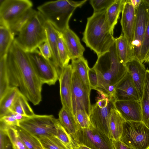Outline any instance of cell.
I'll return each mask as SVG.
<instances>
[{"instance_id": "277c9868", "label": "cell", "mask_w": 149, "mask_h": 149, "mask_svg": "<svg viewBox=\"0 0 149 149\" xmlns=\"http://www.w3.org/2000/svg\"><path fill=\"white\" fill-rule=\"evenodd\" d=\"M87 1H51L38 6L37 8L46 21L62 32L69 28V21L75 10L81 7Z\"/></svg>"}, {"instance_id": "8992f818", "label": "cell", "mask_w": 149, "mask_h": 149, "mask_svg": "<svg viewBox=\"0 0 149 149\" xmlns=\"http://www.w3.org/2000/svg\"><path fill=\"white\" fill-rule=\"evenodd\" d=\"M96 103L91 106L89 117L91 125L100 131L110 138L109 125L112 110L116 108V99L100 90Z\"/></svg>"}, {"instance_id": "74e56055", "label": "cell", "mask_w": 149, "mask_h": 149, "mask_svg": "<svg viewBox=\"0 0 149 149\" xmlns=\"http://www.w3.org/2000/svg\"><path fill=\"white\" fill-rule=\"evenodd\" d=\"M78 126L82 129L89 128L91 126L89 116L85 111L79 110L74 115Z\"/></svg>"}, {"instance_id": "ba28073f", "label": "cell", "mask_w": 149, "mask_h": 149, "mask_svg": "<svg viewBox=\"0 0 149 149\" xmlns=\"http://www.w3.org/2000/svg\"><path fill=\"white\" fill-rule=\"evenodd\" d=\"M58 120L52 115L35 114L20 121L19 126L38 139L42 136H56Z\"/></svg>"}, {"instance_id": "9a60e30c", "label": "cell", "mask_w": 149, "mask_h": 149, "mask_svg": "<svg viewBox=\"0 0 149 149\" xmlns=\"http://www.w3.org/2000/svg\"><path fill=\"white\" fill-rule=\"evenodd\" d=\"M136 10L129 0L125 1L122 11L120 24L123 34L131 49L134 38Z\"/></svg>"}, {"instance_id": "44dd1931", "label": "cell", "mask_w": 149, "mask_h": 149, "mask_svg": "<svg viewBox=\"0 0 149 149\" xmlns=\"http://www.w3.org/2000/svg\"><path fill=\"white\" fill-rule=\"evenodd\" d=\"M125 121L116 108L112 110L109 125L110 138L112 140L119 139L123 132V125Z\"/></svg>"}, {"instance_id": "8d00e7d4", "label": "cell", "mask_w": 149, "mask_h": 149, "mask_svg": "<svg viewBox=\"0 0 149 149\" xmlns=\"http://www.w3.org/2000/svg\"><path fill=\"white\" fill-rule=\"evenodd\" d=\"M148 22L143 40L140 53L139 61L145 62L149 55V8L148 9Z\"/></svg>"}, {"instance_id": "ee69618b", "label": "cell", "mask_w": 149, "mask_h": 149, "mask_svg": "<svg viewBox=\"0 0 149 149\" xmlns=\"http://www.w3.org/2000/svg\"><path fill=\"white\" fill-rule=\"evenodd\" d=\"M115 149H134L126 145L120 140H112Z\"/></svg>"}, {"instance_id": "836d02e7", "label": "cell", "mask_w": 149, "mask_h": 149, "mask_svg": "<svg viewBox=\"0 0 149 149\" xmlns=\"http://www.w3.org/2000/svg\"><path fill=\"white\" fill-rule=\"evenodd\" d=\"M38 139L45 149H68L56 136H42Z\"/></svg>"}, {"instance_id": "1f68e13d", "label": "cell", "mask_w": 149, "mask_h": 149, "mask_svg": "<svg viewBox=\"0 0 149 149\" xmlns=\"http://www.w3.org/2000/svg\"><path fill=\"white\" fill-rule=\"evenodd\" d=\"M37 11L32 8L26 11L10 26L9 29L15 36L18 35Z\"/></svg>"}, {"instance_id": "681fc988", "label": "cell", "mask_w": 149, "mask_h": 149, "mask_svg": "<svg viewBox=\"0 0 149 149\" xmlns=\"http://www.w3.org/2000/svg\"><path fill=\"white\" fill-rule=\"evenodd\" d=\"M145 63H149V55L148 56L146 60V61Z\"/></svg>"}, {"instance_id": "5bb4252c", "label": "cell", "mask_w": 149, "mask_h": 149, "mask_svg": "<svg viewBox=\"0 0 149 149\" xmlns=\"http://www.w3.org/2000/svg\"><path fill=\"white\" fill-rule=\"evenodd\" d=\"M73 69L71 64L64 67L58 78L62 107L72 113V91Z\"/></svg>"}, {"instance_id": "f6af8a7d", "label": "cell", "mask_w": 149, "mask_h": 149, "mask_svg": "<svg viewBox=\"0 0 149 149\" xmlns=\"http://www.w3.org/2000/svg\"><path fill=\"white\" fill-rule=\"evenodd\" d=\"M73 149H92L85 145L76 142L72 138Z\"/></svg>"}, {"instance_id": "bcb514c9", "label": "cell", "mask_w": 149, "mask_h": 149, "mask_svg": "<svg viewBox=\"0 0 149 149\" xmlns=\"http://www.w3.org/2000/svg\"><path fill=\"white\" fill-rule=\"evenodd\" d=\"M131 5L136 9L139 6L141 0H129Z\"/></svg>"}, {"instance_id": "7dc6e473", "label": "cell", "mask_w": 149, "mask_h": 149, "mask_svg": "<svg viewBox=\"0 0 149 149\" xmlns=\"http://www.w3.org/2000/svg\"><path fill=\"white\" fill-rule=\"evenodd\" d=\"M12 145L11 143L8 142L7 145L5 149H12Z\"/></svg>"}, {"instance_id": "ab89813d", "label": "cell", "mask_w": 149, "mask_h": 149, "mask_svg": "<svg viewBox=\"0 0 149 149\" xmlns=\"http://www.w3.org/2000/svg\"><path fill=\"white\" fill-rule=\"evenodd\" d=\"M0 125L7 127L19 126V122L14 117L13 113L10 111L5 115L0 118Z\"/></svg>"}, {"instance_id": "b9f144b4", "label": "cell", "mask_w": 149, "mask_h": 149, "mask_svg": "<svg viewBox=\"0 0 149 149\" xmlns=\"http://www.w3.org/2000/svg\"><path fill=\"white\" fill-rule=\"evenodd\" d=\"M38 48L40 53L44 58L47 60L51 59L52 57V52L47 41L39 45Z\"/></svg>"}, {"instance_id": "cb8c5ba5", "label": "cell", "mask_w": 149, "mask_h": 149, "mask_svg": "<svg viewBox=\"0 0 149 149\" xmlns=\"http://www.w3.org/2000/svg\"><path fill=\"white\" fill-rule=\"evenodd\" d=\"M118 54L121 62L125 65L134 57L133 51L126 39L121 34L118 38H115Z\"/></svg>"}, {"instance_id": "4fadbf2b", "label": "cell", "mask_w": 149, "mask_h": 149, "mask_svg": "<svg viewBox=\"0 0 149 149\" xmlns=\"http://www.w3.org/2000/svg\"><path fill=\"white\" fill-rule=\"evenodd\" d=\"M73 69L72 91L73 114L74 116L77 111L81 110L85 111L89 116L91 106L90 94L85 89L76 71Z\"/></svg>"}, {"instance_id": "2e32d148", "label": "cell", "mask_w": 149, "mask_h": 149, "mask_svg": "<svg viewBox=\"0 0 149 149\" xmlns=\"http://www.w3.org/2000/svg\"><path fill=\"white\" fill-rule=\"evenodd\" d=\"M115 95L116 100L140 101L141 98L138 93L127 72L116 85Z\"/></svg>"}, {"instance_id": "ac0fdd59", "label": "cell", "mask_w": 149, "mask_h": 149, "mask_svg": "<svg viewBox=\"0 0 149 149\" xmlns=\"http://www.w3.org/2000/svg\"><path fill=\"white\" fill-rule=\"evenodd\" d=\"M125 66L141 99L143 92L146 70L143 63L134 57L128 61Z\"/></svg>"}, {"instance_id": "484cf974", "label": "cell", "mask_w": 149, "mask_h": 149, "mask_svg": "<svg viewBox=\"0 0 149 149\" xmlns=\"http://www.w3.org/2000/svg\"><path fill=\"white\" fill-rule=\"evenodd\" d=\"M140 103L142 122L149 129V70L146 69V78Z\"/></svg>"}, {"instance_id": "ffe728a7", "label": "cell", "mask_w": 149, "mask_h": 149, "mask_svg": "<svg viewBox=\"0 0 149 149\" xmlns=\"http://www.w3.org/2000/svg\"><path fill=\"white\" fill-rule=\"evenodd\" d=\"M61 33L70 59L83 56L85 49L77 34L69 28Z\"/></svg>"}, {"instance_id": "f35d334b", "label": "cell", "mask_w": 149, "mask_h": 149, "mask_svg": "<svg viewBox=\"0 0 149 149\" xmlns=\"http://www.w3.org/2000/svg\"><path fill=\"white\" fill-rule=\"evenodd\" d=\"M115 0H91L89 3L93 8V13L98 12L107 10Z\"/></svg>"}, {"instance_id": "c3c4849f", "label": "cell", "mask_w": 149, "mask_h": 149, "mask_svg": "<svg viewBox=\"0 0 149 149\" xmlns=\"http://www.w3.org/2000/svg\"><path fill=\"white\" fill-rule=\"evenodd\" d=\"M143 1L147 6L149 7V0H143Z\"/></svg>"}, {"instance_id": "f907efd6", "label": "cell", "mask_w": 149, "mask_h": 149, "mask_svg": "<svg viewBox=\"0 0 149 149\" xmlns=\"http://www.w3.org/2000/svg\"><path fill=\"white\" fill-rule=\"evenodd\" d=\"M44 148V149H45V148Z\"/></svg>"}, {"instance_id": "d590c367", "label": "cell", "mask_w": 149, "mask_h": 149, "mask_svg": "<svg viewBox=\"0 0 149 149\" xmlns=\"http://www.w3.org/2000/svg\"><path fill=\"white\" fill-rule=\"evenodd\" d=\"M57 137L68 149H73L72 138L61 124L58 119L56 124Z\"/></svg>"}, {"instance_id": "f546056e", "label": "cell", "mask_w": 149, "mask_h": 149, "mask_svg": "<svg viewBox=\"0 0 149 149\" xmlns=\"http://www.w3.org/2000/svg\"><path fill=\"white\" fill-rule=\"evenodd\" d=\"M15 128L19 137L28 149H44L38 138L19 126Z\"/></svg>"}, {"instance_id": "30bf717a", "label": "cell", "mask_w": 149, "mask_h": 149, "mask_svg": "<svg viewBox=\"0 0 149 149\" xmlns=\"http://www.w3.org/2000/svg\"><path fill=\"white\" fill-rule=\"evenodd\" d=\"M72 138L76 142L92 149H115L112 140L92 125L86 129L79 127L75 135Z\"/></svg>"}, {"instance_id": "5b68a950", "label": "cell", "mask_w": 149, "mask_h": 149, "mask_svg": "<svg viewBox=\"0 0 149 149\" xmlns=\"http://www.w3.org/2000/svg\"><path fill=\"white\" fill-rule=\"evenodd\" d=\"M46 22L42 14L36 11L19 33L15 40L26 52L37 49L47 41Z\"/></svg>"}, {"instance_id": "7402d4cb", "label": "cell", "mask_w": 149, "mask_h": 149, "mask_svg": "<svg viewBox=\"0 0 149 149\" xmlns=\"http://www.w3.org/2000/svg\"><path fill=\"white\" fill-rule=\"evenodd\" d=\"M71 65L73 69L77 73L85 89L90 94L91 89L88 77L90 68L87 60L83 56L72 60Z\"/></svg>"}, {"instance_id": "52a82bcc", "label": "cell", "mask_w": 149, "mask_h": 149, "mask_svg": "<svg viewBox=\"0 0 149 149\" xmlns=\"http://www.w3.org/2000/svg\"><path fill=\"white\" fill-rule=\"evenodd\" d=\"M119 140L134 149H149V129L142 122L125 121Z\"/></svg>"}, {"instance_id": "60d3db41", "label": "cell", "mask_w": 149, "mask_h": 149, "mask_svg": "<svg viewBox=\"0 0 149 149\" xmlns=\"http://www.w3.org/2000/svg\"><path fill=\"white\" fill-rule=\"evenodd\" d=\"M88 77L91 89L96 90L97 88L98 79L97 72L93 67L89 70Z\"/></svg>"}, {"instance_id": "7c38bea8", "label": "cell", "mask_w": 149, "mask_h": 149, "mask_svg": "<svg viewBox=\"0 0 149 149\" xmlns=\"http://www.w3.org/2000/svg\"><path fill=\"white\" fill-rule=\"evenodd\" d=\"M149 8L143 0H141L136 10L134 38L131 49L134 57L139 60L142 44L148 24Z\"/></svg>"}, {"instance_id": "d4e9b609", "label": "cell", "mask_w": 149, "mask_h": 149, "mask_svg": "<svg viewBox=\"0 0 149 149\" xmlns=\"http://www.w3.org/2000/svg\"><path fill=\"white\" fill-rule=\"evenodd\" d=\"M58 117L61 124L73 138L79 128L73 114L62 107L59 112Z\"/></svg>"}, {"instance_id": "e575fe53", "label": "cell", "mask_w": 149, "mask_h": 149, "mask_svg": "<svg viewBox=\"0 0 149 149\" xmlns=\"http://www.w3.org/2000/svg\"><path fill=\"white\" fill-rule=\"evenodd\" d=\"M58 49L59 58L64 68L68 65L70 59L61 32L59 33L58 38Z\"/></svg>"}, {"instance_id": "7bdbcfd3", "label": "cell", "mask_w": 149, "mask_h": 149, "mask_svg": "<svg viewBox=\"0 0 149 149\" xmlns=\"http://www.w3.org/2000/svg\"><path fill=\"white\" fill-rule=\"evenodd\" d=\"M8 137L4 131L0 129V149H5L8 142L7 139Z\"/></svg>"}, {"instance_id": "f1b7e54d", "label": "cell", "mask_w": 149, "mask_h": 149, "mask_svg": "<svg viewBox=\"0 0 149 149\" xmlns=\"http://www.w3.org/2000/svg\"><path fill=\"white\" fill-rule=\"evenodd\" d=\"M14 36L9 28L0 25V58L8 54Z\"/></svg>"}, {"instance_id": "4dcf8cb0", "label": "cell", "mask_w": 149, "mask_h": 149, "mask_svg": "<svg viewBox=\"0 0 149 149\" xmlns=\"http://www.w3.org/2000/svg\"><path fill=\"white\" fill-rule=\"evenodd\" d=\"M7 54L0 58V99L10 88L6 69Z\"/></svg>"}, {"instance_id": "3957f363", "label": "cell", "mask_w": 149, "mask_h": 149, "mask_svg": "<svg viewBox=\"0 0 149 149\" xmlns=\"http://www.w3.org/2000/svg\"><path fill=\"white\" fill-rule=\"evenodd\" d=\"M106 16V10L93 13L87 19L82 41L98 56L108 51L115 41Z\"/></svg>"}, {"instance_id": "7a4b0ae2", "label": "cell", "mask_w": 149, "mask_h": 149, "mask_svg": "<svg viewBox=\"0 0 149 149\" xmlns=\"http://www.w3.org/2000/svg\"><path fill=\"white\" fill-rule=\"evenodd\" d=\"M97 57L93 67L97 77V89L115 99V86L127 72L118 54L115 41L108 51Z\"/></svg>"}, {"instance_id": "e0dca14e", "label": "cell", "mask_w": 149, "mask_h": 149, "mask_svg": "<svg viewBox=\"0 0 149 149\" xmlns=\"http://www.w3.org/2000/svg\"><path fill=\"white\" fill-rule=\"evenodd\" d=\"M114 104L125 121L142 122L140 101L116 100Z\"/></svg>"}, {"instance_id": "603a6c76", "label": "cell", "mask_w": 149, "mask_h": 149, "mask_svg": "<svg viewBox=\"0 0 149 149\" xmlns=\"http://www.w3.org/2000/svg\"><path fill=\"white\" fill-rule=\"evenodd\" d=\"M21 93L17 87L10 88L0 99V118L10 111L11 107Z\"/></svg>"}, {"instance_id": "83f0119b", "label": "cell", "mask_w": 149, "mask_h": 149, "mask_svg": "<svg viewBox=\"0 0 149 149\" xmlns=\"http://www.w3.org/2000/svg\"><path fill=\"white\" fill-rule=\"evenodd\" d=\"M125 0H115L106 10V16L111 29L113 33L120 14L122 12Z\"/></svg>"}, {"instance_id": "d6986e66", "label": "cell", "mask_w": 149, "mask_h": 149, "mask_svg": "<svg viewBox=\"0 0 149 149\" xmlns=\"http://www.w3.org/2000/svg\"><path fill=\"white\" fill-rule=\"evenodd\" d=\"M45 30L47 41L48 43L52 54L51 60L55 65L59 77L63 68L59 58L58 49V38L60 32L51 23L47 21L45 24Z\"/></svg>"}, {"instance_id": "4316f807", "label": "cell", "mask_w": 149, "mask_h": 149, "mask_svg": "<svg viewBox=\"0 0 149 149\" xmlns=\"http://www.w3.org/2000/svg\"><path fill=\"white\" fill-rule=\"evenodd\" d=\"M26 98L21 93L11 107L10 111L29 117L34 115Z\"/></svg>"}, {"instance_id": "6da1fadb", "label": "cell", "mask_w": 149, "mask_h": 149, "mask_svg": "<svg viewBox=\"0 0 149 149\" xmlns=\"http://www.w3.org/2000/svg\"><path fill=\"white\" fill-rule=\"evenodd\" d=\"M6 65L10 88H18L34 105L39 104L43 84L36 73L27 52L15 39L8 53Z\"/></svg>"}, {"instance_id": "d6a6232c", "label": "cell", "mask_w": 149, "mask_h": 149, "mask_svg": "<svg viewBox=\"0 0 149 149\" xmlns=\"http://www.w3.org/2000/svg\"><path fill=\"white\" fill-rule=\"evenodd\" d=\"M0 129L5 132L13 149H28L19 137L15 127H0Z\"/></svg>"}, {"instance_id": "8fae6325", "label": "cell", "mask_w": 149, "mask_h": 149, "mask_svg": "<svg viewBox=\"0 0 149 149\" xmlns=\"http://www.w3.org/2000/svg\"><path fill=\"white\" fill-rule=\"evenodd\" d=\"M1 1L0 25L9 28L20 16L33 6L32 2L29 0Z\"/></svg>"}, {"instance_id": "9c48e42d", "label": "cell", "mask_w": 149, "mask_h": 149, "mask_svg": "<svg viewBox=\"0 0 149 149\" xmlns=\"http://www.w3.org/2000/svg\"><path fill=\"white\" fill-rule=\"evenodd\" d=\"M33 68L43 84H55L59 78L57 69L50 60L44 58L37 49L27 52Z\"/></svg>"}]
</instances>
